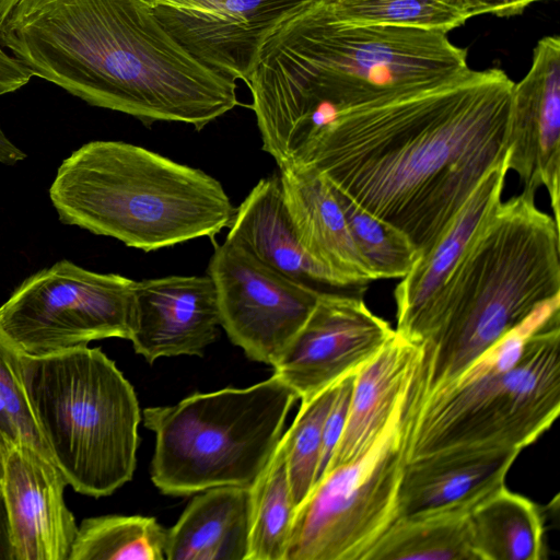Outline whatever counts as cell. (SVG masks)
<instances>
[{
    "label": "cell",
    "mask_w": 560,
    "mask_h": 560,
    "mask_svg": "<svg viewBox=\"0 0 560 560\" xmlns=\"http://www.w3.org/2000/svg\"><path fill=\"white\" fill-rule=\"evenodd\" d=\"M513 85L501 69H469L354 103L334 110L289 164L318 172L423 257L505 160Z\"/></svg>",
    "instance_id": "cell-1"
},
{
    "label": "cell",
    "mask_w": 560,
    "mask_h": 560,
    "mask_svg": "<svg viewBox=\"0 0 560 560\" xmlns=\"http://www.w3.org/2000/svg\"><path fill=\"white\" fill-rule=\"evenodd\" d=\"M0 45L33 77L147 127L201 130L238 105L235 81L194 58L144 0H21Z\"/></svg>",
    "instance_id": "cell-2"
},
{
    "label": "cell",
    "mask_w": 560,
    "mask_h": 560,
    "mask_svg": "<svg viewBox=\"0 0 560 560\" xmlns=\"http://www.w3.org/2000/svg\"><path fill=\"white\" fill-rule=\"evenodd\" d=\"M446 34L345 25L324 0L304 2L265 39L246 81L262 150L279 167L334 110L465 73L467 51Z\"/></svg>",
    "instance_id": "cell-3"
},
{
    "label": "cell",
    "mask_w": 560,
    "mask_h": 560,
    "mask_svg": "<svg viewBox=\"0 0 560 560\" xmlns=\"http://www.w3.org/2000/svg\"><path fill=\"white\" fill-rule=\"evenodd\" d=\"M560 225L523 190L481 225L425 328L429 389L462 372L538 307L560 298Z\"/></svg>",
    "instance_id": "cell-4"
},
{
    "label": "cell",
    "mask_w": 560,
    "mask_h": 560,
    "mask_svg": "<svg viewBox=\"0 0 560 560\" xmlns=\"http://www.w3.org/2000/svg\"><path fill=\"white\" fill-rule=\"evenodd\" d=\"M49 198L62 224L143 252L199 237L214 243L235 211L211 175L112 140L90 141L65 159Z\"/></svg>",
    "instance_id": "cell-5"
},
{
    "label": "cell",
    "mask_w": 560,
    "mask_h": 560,
    "mask_svg": "<svg viewBox=\"0 0 560 560\" xmlns=\"http://www.w3.org/2000/svg\"><path fill=\"white\" fill-rule=\"evenodd\" d=\"M538 308L451 381L429 389L413 418L407 463L454 450L522 451L560 411V311Z\"/></svg>",
    "instance_id": "cell-6"
},
{
    "label": "cell",
    "mask_w": 560,
    "mask_h": 560,
    "mask_svg": "<svg viewBox=\"0 0 560 560\" xmlns=\"http://www.w3.org/2000/svg\"><path fill=\"white\" fill-rule=\"evenodd\" d=\"M21 374L48 454L75 492L106 497L132 479L140 407L101 348L21 354Z\"/></svg>",
    "instance_id": "cell-7"
},
{
    "label": "cell",
    "mask_w": 560,
    "mask_h": 560,
    "mask_svg": "<svg viewBox=\"0 0 560 560\" xmlns=\"http://www.w3.org/2000/svg\"><path fill=\"white\" fill-rule=\"evenodd\" d=\"M296 394L276 374L245 388L196 393L143 410L155 434L151 479L167 495L250 487L279 443Z\"/></svg>",
    "instance_id": "cell-8"
},
{
    "label": "cell",
    "mask_w": 560,
    "mask_h": 560,
    "mask_svg": "<svg viewBox=\"0 0 560 560\" xmlns=\"http://www.w3.org/2000/svg\"><path fill=\"white\" fill-rule=\"evenodd\" d=\"M422 355L388 422L358 458L326 471L295 510L284 560H366L399 518L407 446L429 390Z\"/></svg>",
    "instance_id": "cell-9"
},
{
    "label": "cell",
    "mask_w": 560,
    "mask_h": 560,
    "mask_svg": "<svg viewBox=\"0 0 560 560\" xmlns=\"http://www.w3.org/2000/svg\"><path fill=\"white\" fill-rule=\"evenodd\" d=\"M136 282L61 259L26 278L0 306V335L21 354L46 355L93 340H130Z\"/></svg>",
    "instance_id": "cell-10"
},
{
    "label": "cell",
    "mask_w": 560,
    "mask_h": 560,
    "mask_svg": "<svg viewBox=\"0 0 560 560\" xmlns=\"http://www.w3.org/2000/svg\"><path fill=\"white\" fill-rule=\"evenodd\" d=\"M221 327L254 360L273 366L301 330L320 290L266 266L225 238L208 266Z\"/></svg>",
    "instance_id": "cell-11"
},
{
    "label": "cell",
    "mask_w": 560,
    "mask_h": 560,
    "mask_svg": "<svg viewBox=\"0 0 560 560\" xmlns=\"http://www.w3.org/2000/svg\"><path fill=\"white\" fill-rule=\"evenodd\" d=\"M320 291L310 317L272 366L301 401L357 374L395 335L362 292Z\"/></svg>",
    "instance_id": "cell-12"
},
{
    "label": "cell",
    "mask_w": 560,
    "mask_h": 560,
    "mask_svg": "<svg viewBox=\"0 0 560 560\" xmlns=\"http://www.w3.org/2000/svg\"><path fill=\"white\" fill-rule=\"evenodd\" d=\"M508 170L523 190L536 194L544 186L552 218L560 225V37L549 35L534 48L526 75L514 83L511 96Z\"/></svg>",
    "instance_id": "cell-13"
},
{
    "label": "cell",
    "mask_w": 560,
    "mask_h": 560,
    "mask_svg": "<svg viewBox=\"0 0 560 560\" xmlns=\"http://www.w3.org/2000/svg\"><path fill=\"white\" fill-rule=\"evenodd\" d=\"M1 481L14 560H69L79 525L65 502L68 481L52 459L19 442L5 454Z\"/></svg>",
    "instance_id": "cell-14"
},
{
    "label": "cell",
    "mask_w": 560,
    "mask_h": 560,
    "mask_svg": "<svg viewBox=\"0 0 560 560\" xmlns=\"http://www.w3.org/2000/svg\"><path fill=\"white\" fill-rule=\"evenodd\" d=\"M308 0H221L209 12L152 8L164 28L199 62L246 83L269 34Z\"/></svg>",
    "instance_id": "cell-15"
},
{
    "label": "cell",
    "mask_w": 560,
    "mask_h": 560,
    "mask_svg": "<svg viewBox=\"0 0 560 560\" xmlns=\"http://www.w3.org/2000/svg\"><path fill=\"white\" fill-rule=\"evenodd\" d=\"M137 327L130 341L149 363L202 355L221 326L218 293L206 276H166L136 282Z\"/></svg>",
    "instance_id": "cell-16"
},
{
    "label": "cell",
    "mask_w": 560,
    "mask_h": 560,
    "mask_svg": "<svg viewBox=\"0 0 560 560\" xmlns=\"http://www.w3.org/2000/svg\"><path fill=\"white\" fill-rule=\"evenodd\" d=\"M279 176L302 247L334 279L336 287L361 288L380 280L355 245L330 183L315 170L301 165H282Z\"/></svg>",
    "instance_id": "cell-17"
},
{
    "label": "cell",
    "mask_w": 560,
    "mask_h": 560,
    "mask_svg": "<svg viewBox=\"0 0 560 560\" xmlns=\"http://www.w3.org/2000/svg\"><path fill=\"white\" fill-rule=\"evenodd\" d=\"M508 172L504 160L483 176L441 238L396 285L395 330L399 335L424 342L427 323L442 289L481 225L502 201Z\"/></svg>",
    "instance_id": "cell-18"
},
{
    "label": "cell",
    "mask_w": 560,
    "mask_h": 560,
    "mask_svg": "<svg viewBox=\"0 0 560 560\" xmlns=\"http://www.w3.org/2000/svg\"><path fill=\"white\" fill-rule=\"evenodd\" d=\"M520 452L505 447H470L407 463L400 488L399 517L478 504L505 485Z\"/></svg>",
    "instance_id": "cell-19"
},
{
    "label": "cell",
    "mask_w": 560,
    "mask_h": 560,
    "mask_svg": "<svg viewBox=\"0 0 560 560\" xmlns=\"http://www.w3.org/2000/svg\"><path fill=\"white\" fill-rule=\"evenodd\" d=\"M424 347V342L412 341L395 330L392 339L357 372L346 424L324 474L358 458L376 440L406 393Z\"/></svg>",
    "instance_id": "cell-20"
},
{
    "label": "cell",
    "mask_w": 560,
    "mask_h": 560,
    "mask_svg": "<svg viewBox=\"0 0 560 560\" xmlns=\"http://www.w3.org/2000/svg\"><path fill=\"white\" fill-rule=\"evenodd\" d=\"M226 240L287 277L307 284L336 287L334 279L302 247L284 202L279 174L261 178L235 208Z\"/></svg>",
    "instance_id": "cell-21"
},
{
    "label": "cell",
    "mask_w": 560,
    "mask_h": 560,
    "mask_svg": "<svg viewBox=\"0 0 560 560\" xmlns=\"http://www.w3.org/2000/svg\"><path fill=\"white\" fill-rule=\"evenodd\" d=\"M166 529L167 560H246L252 489L222 486L198 492Z\"/></svg>",
    "instance_id": "cell-22"
},
{
    "label": "cell",
    "mask_w": 560,
    "mask_h": 560,
    "mask_svg": "<svg viewBox=\"0 0 560 560\" xmlns=\"http://www.w3.org/2000/svg\"><path fill=\"white\" fill-rule=\"evenodd\" d=\"M469 527L477 560L547 558L540 509L505 485L474 506Z\"/></svg>",
    "instance_id": "cell-23"
},
{
    "label": "cell",
    "mask_w": 560,
    "mask_h": 560,
    "mask_svg": "<svg viewBox=\"0 0 560 560\" xmlns=\"http://www.w3.org/2000/svg\"><path fill=\"white\" fill-rule=\"evenodd\" d=\"M474 506L401 516L384 533L366 560H477L469 527Z\"/></svg>",
    "instance_id": "cell-24"
},
{
    "label": "cell",
    "mask_w": 560,
    "mask_h": 560,
    "mask_svg": "<svg viewBox=\"0 0 560 560\" xmlns=\"http://www.w3.org/2000/svg\"><path fill=\"white\" fill-rule=\"evenodd\" d=\"M250 489V528L246 560H284L296 504L281 439Z\"/></svg>",
    "instance_id": "cell-25"
},
{
    "label": "cell",
    "mask_w": 560,
    "mask_h": 560,
    "mask_svg": "<svg viewBox=\"0 0 560 560\" xmlns=\"http://www.w3.org/2000/svg\"><path fill=\"white\" fill-rule=\"evenodd\" d=\"M330 18L345 25H395L448 31L482 14L476 0H324Z\"/></svg>",
    "instance_id": "cell-26"
},
{
    "label": "cell",
    "mask_w": 560,
    "mask_h": 560,
    "mask_svg": "<svg viewBox=\"0 0 560 560\" xmlns=\"http://www.w3.org/2000/svg\"><path fill=\"white\" fill-rule=\"evenodd\" d=\"M166 529L154 517L104 515L81 522L69 560H163Z\"/></svg>",
    "instance_id": "cell-27"
},
{
    "label": "cell",
    "mask_w": 560,
    "mask_h": 560,
    "mask_svg": "<svg viewBox=\"0 0 560 560\" xmlns=\"http://www.w3.org/2000/svg\"><path fill=\"white\" fill-rule=\"evenodd\" d=\"M337 384L301 401L292 424L281 436L296 506L307 495L317 479L324 424L336 395Z\"/></svg>",
    "instance_id": "cell-28"
},
{
    "label": "cell",
    "mask_w": 560,
    "mask_h": 560,
    "mask_svg": "<svg viewBox=\"0 0 560 560\" xmlns=\"http://www.w3.org/2000/svg\"><path fill=\"white\" fill-rule=\"evenodd\" d=\"M332 188L355 245L378 278L405 277L420 257L413 243L398 229L373 217L347 195Z\"/></svg>",
    "instance_id": "cell-29"
},
{
    "label": "cell",
    "mask_w": 560,
    "mask_h": 560,
    "mask_svg": "<svg viewBox=\"0 0 560 560\" xmlns=\"http://www.w3.org/2000/svg\"><path fill=\"white\" fill-rule=\"evenodd\" d=\"M19 442L49 456L24 389L21 353L0 335V478L7 452Z\"/></svg>",
    "instance_id": "cell-30"
},
{
    "label": "cell",
    "mask_w": 560,
    "mask_h": 560,
    "mask_svg": "<svg viewBox=\"0 0 560 560\" xmlns=\"http://www.w3.org/2000/svg\"><path fill=\"white\" fill-rule=\"evenodd\" d=\"M354 375L348 376L337 384L336 395L324 424L320 463L316 481L324 474L342 434L348 416Z\"/></svg>",
    "instance_id": "cell-31"
},
{
    "label": "cell",
    "mask_w": 560,
    "mask_h": 560,
    "mask_svg": "<svg viewBox=\"0 0 560 560\" xmlns=\"http://www.w3.org/2000/svg\"><path fill=\"white\" fill-rule=\"evenodd\" d=\"M32 77L30 71L0 45V95L20 90Z\"/></svg>",
    "instance_id": "cell-32"
},
{
    "label": "cell",
    "mask_w": 560,
    "mask_h": 560,
    "mask_svg": "<svg viewBox=\"0 0 560 560\" xmlns=\"http://www.w3.org/2000/svg\"><path fill=\"white\" fill-rule=\"evenodd\" d=\"M482 14L490 13L500 18L521 14L529 4L544 0H476Z\"/></svg>",
    "instance_id": "cell-33"
},
{
    "label": "cell",
    "mask_w": 560,
    "mask_h": 560,
    "mask_svg": "<svg viewBox=\"0 0 560 560\" xmlns=\"http://www.w3.org/2000/svg\"><path fill=\"white\" fill-rule=\"evenodd\" d=\"M0 560H14L10 523L5 498L0 478Z\"/></svg>",
    "instance_id": "cell-34"
},
{
    "label": "cell",
    "mask_w": 560,
    "mask_h": 560,
    "mask_svg": "<svg viewBox=\"0 0 560 560\" xmlns=\"http://www.w3.org/2000/svg\"><path fill=\"white\" fill-rule=\"evenodd\" d=\"M221 0H144L151 8L165 7L179 11L206 13L214 8Z\"/></svg>",
    "instance_id": "cell-35"
},
{
    "label": "cell",
    "mask_w": 560,
    "mask_h": 560,
    "mask_svg": "<svg viewBox=\"0 0 560 560\" xmlns=\"http://www.w3.org/2000/svg\"><path fill=\"white\" fill-rule=\"evenodd\" d=\"M25 158V152L9 140L0 126V163L13 165Z\"/></svg>",
    "instance_id": "cell-36"
},
{
    "label": "cell",
    "mask_w": 560,
    "mask_h": 560,
    "mask_svg": "<svg viewBox=\"0 0 560 560\" xmlns=\"http://www.w3.org/2000/svg\"><path fill=\"white\" fill-rule=\"evenodd\" d=\"M21 0H0V30L9 14Z\"/></svg>",
    "instance_id": "cell-37"
},
{
    "label": "cell",
    "mask_w": 560,
    "mask_h": 560,
    "mask_svg": "<svg viewBox=\"0 0 560 560\" xmlns=\"http://www.w3.org/2000/svg\"><path fill=\"white\" fill-rule=\"evenodd\" d=\"M329 1H340V0H329Z\"/></svg>",
    "instance_id": "cell-38"
}]
</instances>
